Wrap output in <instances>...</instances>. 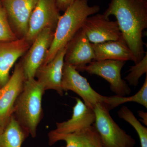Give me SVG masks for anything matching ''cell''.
Here are the masks:
<instances>
[{
	"label": "cell",
	"instance_id": "obj_6",
	"mask_svg": "<svg viewBox=\"0 0 147 147\" xmlns=\"http://www.w3.org/2000/svg\"><path fill=\"white\" fill-rule=\"evenodd\" d=\"M61 86L63 92L71 91L76 93L82 98L86 105L93 109L97 104L104 105L106 96L94 90L87 79L76 69L65 63Z\"/></svg>",
	"mask_w": 147,
	"mask_h": 147
},
{
	"label": "cell",
	"instance_id": "obj_20",
	"mask_svg": "<svg viewBox=\"0 0 147 147\" xmlns=\"http://www.w3.org/2000/svg\"><path fill=\"white\" fill-rule=\"evenodd\" d=\"M118 115L134 127L139 136L141 147H147V128L142 125L133 112L124 105L119 110Z\"/></svg>",
	"mask_w": 147,
	"mask_h": 147
},
{
	"label": "cell",
	"instance_id": "obj_8",
	"mask_svg": "<svg viewBox=\"0 0 147 147\" xmlns=\"http://www.w3.org/2000/svg\"><path fill=\"white\" fill-rule=\"evenodd\" d=\"M21 62L15 65L6 84L0 88V125L4 129L13 115L14 105L25 81Z\"/></svg>",
	"mask_w": 147,
	"mask_h": 147
},
{
	"label": "cell",
	"instance_id": "obj_21",
	"mask_svg": "<svg viewBox=\"0 0 147 147\" xmlns=\"http://www.w3.org/2000/svg\"><path fill=\"white\" fill-rule=\"evenodd\" d=\"M17 39L18 38L11 28L5 9L0 1V41Z\"/></svg>",
	"mask_w": 147,
	"mask_h": 147
},
{
	"label": "cell",
	"instance_id": "obj_16",
	"mask_svg": "<svg viewBox=\"0 0 147 147\" xmlns=\"http://www.w3.org/2000/svg\"><path fill=\"white\" fill-rule=\"evenodd\" d=\"M48 137L50 146L63 141L66 145L62 147H104L93 125L71 134H59L52 130L48 133Z\"/></svg>",
	"mask_w": 147,
	"mask_h": 147
},
{
	"label": "cell",
	"instance_id": "obj_18",
	"mask_svg": "<svg viewBox=\"0 0 147 147\" xmlns=\"http://www.w3.org/2000/svg\"><path fill=\"white\" fill-rule=\"evenodd\" d=\"M28 133L12 115L0 134V147H22Z\"/></svg>",
	"mask_w": 147,
	"mask_h": 147
},
{
	"label": "cell",
	"instance_id": "obj_5",
	"mask_svg": "<svg viewBox=\"0 0 147 147\" xmlns=\"http://www.w3.org/2000/svg\"><path fill=\"white\" fill-rule=\"evenodd\" d=\"M61 16L55 0H38L24 38L32 44L43 30L50 29L55 31Z\"/></svg>",
	"mask_w": 147,
	"mask_h": 147
},
{
	"label": "cell",
	"instance_id": "obj_15",
	"mask_svg": "<svg viewBox=\"0 0 147 147\" xmlns=\"http://www.w3.org/2000/svg\"><path fill=\"white\" fill-rule=\"evenodd\" d=\"M76 100L71 118L62 122L56 123V128L53 130L54 132L59 134H71L94 123L95 115L93 109L86 105L78 98H76Z\"/></svg>",
	"mask_w": 147,
	"mask_h": 147
},
{
	"label": "cell",
	"instance_id": "obj_25",
	"mask_svg": "<svg viewBox=\"0 0 147 147\" xmlns=\"http://www.w3.org/2000/svg\"><path fill=\"white\" fill-rule=\"evenodd\" d=\"M4 129L3 128V127L0 125V134H1L2 132L3 131Z\"/></svg>",
	"mask_w": 147,
	"mask_h": 147
},
{
	"label": "cell",
	"instance_id": "obj_12",
	"mask_svg": "<svg viewBox=\"0 0 147 147\" xmlns=\"http://www.w3.org/2000/svg\"><path fill=\"white\" fill-rule=\"evenodd\" d=\"M18 38L26 36L29 21L38 0H0Z\"/></svg>",
	"mask_w": 147,
	"mask_h": 147
},
{
	"label": "cell",
	"instance_id": "obj_9",
	"mask_svg": "<svg viewBox=\"0 0 147 147\" xmlns=\"http://www.w3.org/2000/svg\"><path fill=\"white\" fill-rule=\"evenodd\" d=\"M54 32L50 29L43 30L38 35L27 51L21 61L26 80L35 78L36 71L43 64L52 44Z\"/></svg>",
	"mask_w": 147,
	"mask_h": 147
},
{
	"label": "cell",
	"instance_id": "obj_24",
	"mask_svg": "<svg viewBox=\"0 0 147 147\" xmlns=\"http://www.w3.org/2000/svg\"><path fill=\"white\" fill-rule=\"evenodd\" d=\"M138 116L141 118V121L143 123L147 125V113L146 112H144L142 110H139L138 111Z\"/></svg>",
	"mask_w": 147,
	"mask_h": 147
},
{
	"label": "cell",
	"instance_id": "obj_3",
	"mask_svg": "<svg viewBox=\"0 0 147 147\" xmlns=\"http://www.w3.org/2000/svg\"><path fill=\"white\" fill-rule=\"evenodd\" d=\"M45 90L35 78L25 80L23 90L16 100L13 115L29 135H37L43 116L42 98Z\"/></svg>",
	"mask_w": 147,
	"mask_h": 147
},
{
	"label": "cell",
	"instance_id": "obj_1",
	"mask_svg": "<svg viewBox=\"0 0 147 147\" xmlns=\"http://www.w3.org/2000/svg\"><path fill=\"white\" fill-rule=\"evenodd\" d=\"M113 15L123 39L135 57V63L146 54L143 32L147 28V0H111L104 13Z\"/></svg>",
	"mask_w": 147,
	"mask_h": 147
},
{
	"label": "cell",
	"instance_id": "obj_22",
	"mask_svg": "<svg viewBox=\"0 0 147 147\" xmlns=\"http://www.w3.org/2000/svg\"><path fill=\"white\" fill-rule=\"evenodd\" d=\"M129 73L125 78L131 86H136L139 84V79L144 74L147 73V53L139 62L130 67Z\"/></svg>",
	"mask_w": 147,
	"mask_h": 147
},
{
	"label": "cell",
	"instance_id": "obj_4",
	"mask_svg": "<svg viewBox=\"0 0 147 147\" xmlns=\"http://www.w3.org/2000/svg\"><path fill=\"white\" fill-rule=\"evenodd\" d=\"M95 120L93 125L97 131L104 147H134L136 142L119 126L102 104L93 108Z\"/></svg>",
	"mask_w": 147,
	"mask_h": 147
},
{
	"label": "cell",
	"instance_id": "obj_2",
	"mask_svg": "<svg viewBox=\"0 0 147 147\" xmlns=\"http://www.w3.org/2000/svg\"><path fill=\"white\" fill-rule=\"evenodd\" d=\"M100 9L99 6L89 5L88 0H76L72 3L59 19L52 44L42 65L52 61L82 28L87 18L97 13Z\"/></svg>",
	"mask_w": 147,
	"mask_h": 147
},
{
	"label": "cell",
	"instance_id": "obj_11",
	"mask_svg": "<svg viewBox=\"0 0 147 147\" xmlns=\"http://www.w3.org/2000/svg\"><path fill=\"white\" fill-rule=\"evenodd\" d=\"M94 59L92 43L82 28L67 45L64 63L73 67L78 71L83 72Z\"/></svg>",
	"mask_w": 147,
	"mask_h": 147
},
{
	"label": "cell",
	"instance_id": "obj_10",
	"mask_svg": "<svg viewBox=\"0 0 147 147\" xmlns=\"http://www.w3.org/2000/svg\"><path fill=\"white\" fill-rule=\"evenodd\" d=\"M82 28L93 44L117 40L122 37L117 21H111L103 14L89 16Z\"/></svg>",
	"mask_w": 147,
	"mask_h": 147
},
{
	"label": "cell",
	"instance_id": "obj_13",
	"mask_svg": "<svg viewBox=\"0 0 147 147\" xmlns=\"http://www.w3.org/2000/svg\"><path fill=\"white\" fill-rule=\"evenodd\" d=\"M66 49L67 45L59 51L50 62L40 66L35 76L45 91L54 90L61 96H63L64 92L62 79Z\"/></svg>",
	"mask_w": 147,
	"mask_h": 147
},
{
	"label": "cell",
	"instance_id": "obj_17",
	"mask_svg": "<svg viewBox=\"0 0 147 147\" xmlns=\"http://www.w3.org/2000/svg\"><path fill=\"white\" fill-rule=\"evenodd\" d=\"M92 45L94 51V61H131L134 63L136 62L133 53L123 36L117 40L96 44L92 43Z\"/></svg>",
	"mask_w": 147,
	"mask_h": 147
},
{
	"label": "cell",
	"instance_id": "obj_19",
	"mask_svg": "<svg viewBox=\"0 0 147 147\" xmlns=\"http://www.w3.org/2000/svg\"><path fill=\"white\" fill-rule=\"evenodd\" d=\"M129 102H137L147 108V74L143 86L136 94L129 97L118 95L106 96L104 105L110 111L119 105Z\"/></svg>",
	"mask_w": 147,
	"mask_h": 147
},
{
	"label": "cell",
	"instance_id": "obj_7",
	"mask_svg": "<svg viewBox=\"0 0 147 147\" xmlns=\"http://www.w3.org/2000/svg\"><path fill=\"white\" fill-rule=\"evenodd\" d=\"M125 62L112 60L93 61L86 67L85 71L105 79L116 95L125 96L131 92L126 81L121 76V71Z\"/></svg>",
	"mask_w": 147,
	"mask_h": 147
},
{
	"label": "cell",
	"instance_id": "obj_23",
	"mask_svg": "<svg viewBox=\"0 0 147 147\" xmlns=\"http://www.w3.org/2000/svg\"><path fill=\"white\" fill-rule=\"evenodd\" d=\"M76 0H55L60 11H64Z\"/></svg>",
	"mask_w": 147,
	"mask_h": 147
},
{
	"label": "cell",
	"instance_id": "obj_14",
	"mask_svg": "<svg viewBox=\"0 0 147 147\" xmlns=\"http://www.w3.org/2000/svg\"><path fill=\"white\" fill-rule=\"evenodd\" d=\"M31 44L25 38L0 41V88L8 82L10 69L17 60L26 53Z\"/></svg>",
	"mask_w": 147,
	"mask_h": 147
}]
</instances>
